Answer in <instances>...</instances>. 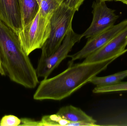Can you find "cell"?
Wrapping results in <instances>:
<instances>
[{
	"instance_id": "6da1fadb",
	"label": "cell",
	"mask_w": 127,
	"mask_h": 126,
	"mask_svg": "<svg viewBox=\"0 0 127 126\" xmlns=\"http://www.w3.org/2000/svg\"><path fill=\"white\" fill-rule=\"evenodd\" d=\"M119 57L95 63L69 64L66 69L58 75L42 81L33 95V99L38 101L65 99L89 83Z\"/></svg>"
},
{
	"instance_id": "7a4b0ae2",
	"label": "cell",
	"mask_w": 127,
	"mask_h": 126,
	"mask_svg": "<svg viewBox=\"0 0 127 126\" xmlns=\"http://www.w3.org/2000/svg\"><path fill=\"white\" fill-rule=\"evenodd\" d=\"M28 56L16 33L0 19V60L6 75L13 82L32 89L39 81Z\"/></svg>"
},
{
	"instance_id": "3957f363",
	"label": "cell",
	"mask_w": 127,
	"mask_h": 126,
	"mask_svg": "<svg viewBox=\"0 0 127 126\" xmlns=\"http://www.w3.org/2000/svg\"><path fill=\"white\" fill-rule=\"evenodd\" d=\"M76 12L62 3L54 12L50 19V35L42 48L40 57L51 56L60 46L68 31L72 27Z\"/></svg>"
},
{
	"instance_id": "277c9868",
	"label": "cell",
	"mask_w": 127,
	"mask_h": 126,
	"mask_svg": "<svg viewBox=\"0 0 127 126\" xmlns=\"http://www.w3.org/2000/svg\"><path fill=\"white\" fill-rule=\"evenodd\" d=\"M52 15L44 16L39 9L33 20L17 33L22 48L27 55L35 50L42 49L48 39Z\"/></svg>"
},
{
	"instance_id": "5b68a950",
	"label": "cell",
	"mask_w": 127,
	"mask_h": 126,
	"mask_svg": "<svg viewBox=\"0 0 127 126\" xmlns=\"http://www.w3.org/2000/svg\"><path fill=\"white\" fill-rule=\"evenodd\" d=\"M81 35L75 33L72 27L67 32L63 41L57 50L51 56L40 57L36 70L38 77L46 79L57 68L61 62L68 57V54L74 45L83 37Z\"/></svg>"
},
{
	"instance_id": "8992f818",
	"label": "cell",
	"mask_w": 127,
	"mask_h": 126,
	"mask_svg": "<svg viewBox=\"0 0 127 126\" xmlns=\"http://www.w3.org/2000/svg\"><path fill=\"white\" fill-rule=\"evenodd\" d=\"M93 18L89 27L82 35L88 38L96 35L115 25L119 16L115 10L107 7L106 1L97 0L93 3Z\"/></svg>"
},
{
	"instance_id": "52a82bcc",
	"label": "cell",
	"mask_w": 127,
	"mask_h": 126,
	"mask_svg": "<svg viewBox=\"0 0 127 126\" xmlns=\"http://www.w3.org/2000/svg\"><path fill=\"white\" fill-rule=\"evenodd\" d=\"M127 26V19H126L103 32L88 38L86 45L80 51L74 54L68 55V57L71 58L69 64L73 63L76 60L86 58L99 50L119 34Z\"/></svg>"
},
{
	"instance_id": "ba28073f",
	"label": "cell",
	"mask_w": 127,
	"mask_h": 126,
	"mask_svg": "<svg viewBox=\"0 0 127 126\" xmlns=\"http://www.w3.org/2000/svg\"><path fill=\"white\" fill-rule=\"evenodd\" d=\"M127 26L105 46L85 58L83 62L95 63L119 57L127 52Z\"/></svg>"
},
{
	"instance_id": "9c48e42d",
	"label": "cell",
	"mask_w": 127,
	"mask_h": 126,
	"mask_svg": "<svg viewBox=\"0 0 127 126\" xmlns=\"http://www.w3.org/2000/svg\"><path fill=\"white\" fill-rule=\"evenodd\" d=\"M0 19L17 34L22 29L19 0H0Z\"/></svg>"
},
{
	"instance_id": "30bf717a",
	"label": "cell",
	"mask_w": 127,
	"mask_h": 126,
	"mask_svg": "<svg viewBox=\"0 0 127 126\" xmlns=\"http://www.w3.org/2000/svg\"><path fill=\"white\" fill-rule=\"evenodd\" d=\"M63 119L71 122H85L97 126V121L79 108L70 105L60 108L57 113Z\"/></svg>"
},
{
	"instance_id": "8fae6325",
	"label": "cell",
	"mask_w": 127,
	"mask_h": 126,
	"mask_svg": "<svg viewBox=\"0 0 127 126\" xmlns=\"http://www.w3.org/2000/svg\"><path fill=\"white\" fill-rule=\"evenodd\" d=\"M23 28L35 18L39 9L36 0H19Z\"/></svg>"
},
{
	"instance_id": "7c38bea8",
	"label": "cell",
	"mask_w": 127,
	"mask_h": 126,
	"mask_svg": "<svg viewBox=\"0 0 127 126\" xmlns=\"http://www.w3.org/2000/svg\"><path fill=\"white\" fill-rule=\"evenodd\" d=\"M127 77V70L105 77L95 76L90 81L89 83L96 85V86H111L120 83Z\"/></svg>"
},
{
	"instance_id": "4fadbf2b",
	"label": "cell",
	"mask_w": 127,
	"mask_h": 126,
	"mask_svg": "<svg viewBox=\"0 0 127 126\" xmlns=\"http://www.w3.org/2000/svg\"><path fill=\"white\" fill-rule=\"evenodd\" d=\"M39 126H79L80 123L70 122L56 114L42 117L39 121Z\"/></svg>"
},
{
	"instance_id": "5bb4252c",
	"label": "cell",
	"mask_w": 127,
	"mask_h": 126,
	"mask_svg": "<svg viewBox=\"0 0 127 126\" xmlns=\"http://www.w3.org/2000/svg\"><path fill=\"white\" fill-rule=\"evenodd\" d=\"M61 4L58 0H41L39 11L44 16L52 15Z\"/></svg>"
},
{
	"instance_id": "9a60e30c",
	"label": "cell",
	"mask_w": 127,
	"mask_h": 126,
	"mask_svg": "<svg viewBox=\"0 0 127 126\" xmlns=\"http://www.w3.org/2000/svg\"><path fill=\"white\" fill-rule=\"evenodd\" d=\"M21 119L13 115H6L3 116L0 121V126H19Z\"/></svg>"
},
{
	"instance_id": "2e32d148",
	"label": "cell",
	"mask_w": 127,
	"mask_h": 126,
	"mask_svg": "<svg viewBox=\"0 0 127 126\" xmlns=\"http://www.w3.org/2000/svg\"><path fill=\"white\" fill-rule=\"evenodd\" d=\"M84 0H58L61 4L63 3L76 11H78Z\"/></svg>"
},
{
	"instance_id": "e0dca14e",
	"label": "cell",
	"mask_w": 127,
	"mask_h": 126,
	"mask_svg": "<svg viewBox=\"0 0 127 126\" xmlns=\"http://www.w3.org/2000/svg\"><path fill=\"white\" fill-rule=\"evenodd\" d=\"M19 126H39V121H35L27 118H21Z\"/></svg>"
},
{
	"instance_id": "ac0fdd59",
	"label": "cell",
	"mask_w": 127,
	"mask_h": 126,
	"mask_svg": "<svg viewBox=\"0 0 127 126\" xmlns=\"http://www.w3.org/2000/svg\"><path fill=\"white\" fill-rule=\"evenodd\" d=\"M0 75H2V76L6 75L5 72H4L3 68V66H2L0 60Z\"/></svg>"
},
{
	"instance_id": "d6986e66",
	"label": "cell",
	"mask_w": 127,
	"mask_h": 126,
	"mask_svg": "<svg viewBox=\"0 0 127 126\" xmlns=\"http://www.w3.org/2000/svg\"><path fill=\"white\" fill-rule=\"evenodd\" d=\"M116 1H120L127 5V0H113Z\"/></svg>"
},
{
	"instance_id": "ffe728a7",
	"label": "cell",
	"mask_w": 127,
	"mask_h": 126,
	"mask_svg": "<svg viewBox=\"0 0 127 126\" xmlns=\"http://www.w3.org/2000/svg\"><path fill=\"white\" fill-rule=\"evenodd\" d=\"M37 1V2L39 4V6L40 5V3H41V0H36Z\"/></svg>"
},
{
	"instance_id": "44dd1931",
	"label": "cell",
	"mask_w": 127,
	"mask_h": 126,
	"mask_svg": "<svg viewBox=\"0 0 127 126\" xmlns=\"http://www.w3.org/2000/svg\"><path fill=\"white\" fill-rule=\"evenodd\" d=\"M101 0L104 1H113V0Z\"/></svg>"
}]
</instances>
